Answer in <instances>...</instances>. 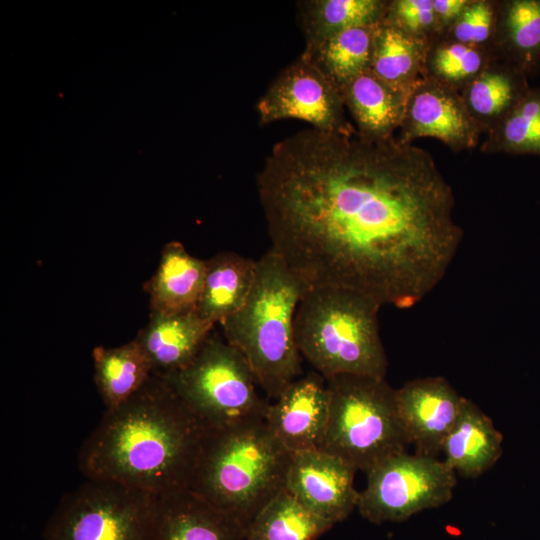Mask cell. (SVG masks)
Returning a JSON list of instances; mask_svg holds the SVG:
<instances>
[{
  "label": "cell",
  "mask_w": 540,
  "mask_h": 540,
  "mask_svg": "<svg viewBox=\"0 0 540 540\" xmlns=\"http://www.w3.org/2000/svg\"><path fill=\"white\" fill-rule=\"evenodd\" d=\"M374 299L339 287H310L295 314L302 358L325 380L351 374L385 378L388 360Z\"/></svg>",
  "instance_id": "5"
},
{
  "label": "cell",
  "mask_w": 540,
  "mask_h": 540,
  "mask_svg": "<svg viewBox=\"0 0 540 540\" xmlns=\"http://www.w3.org/2000/svg\"><path fill=\"white\" fill-rule=\"evenodd\" d=\"M388 1L382 0H306L298 4L305 48H313L326 39L350 28L379 23L386 14Z\"/></svg>",
  "instance_id": "25"
},
{
  "label": "cell",
  "mask_w": 540,
  "mask_h": 540,
  "mask_svg": "<svg viewBox=\"0 0 540 540\" xmlns=\"http://www.w3.org/2000/svg\"><path fill=\"white\" fill-rule=\"evenodd\" d=\"M433 9L442 30H447L462 14L470 0H432Z\"/></svg>",
  "instance_id": "32"
},
{
  "label": "cell",
  "mask_w": 540,
  "mask_h": 540,
  "mask_svg": "<svg viewBox=\"0 0 540 540\" xmlns=\"http://www.w3.org/2000/svg\"><path fill=\"white\" fill-rule=\"evenodd\" d=\"M332 527L284 488L251 520L246 540H317Z\"/></svg>",
  "instance_id": "27"
},
{
  "label": "cell",
  "mask_w": 540,
  "mask_h": 540,
  "mask_svg": "<svg viewBox=\"0 0 540 540\" xmlns=\"http://www.w3.org/2000/svg\"><path fill=\"white\" fill-rule=\"evenodd\" d=\"M357 470L323 450L291 454L285 489L305 507L333 526L357 509Z\"/></svg>",
  "instance_id": "12"
},
{
  "label": "cell",
  "mask_w": 540,
  "mask_h": 540,
  "mask_svg": "<svg viewBox=\"0 0 540 540\" xmlns=\"http://www.w3.org/2000/svg\"><path fill=\"white\" fill-rule=\"evenodd\" d=\"M153 502L143 491L87 479L61 498L43 540H149Z\"/></svg>",
  "instance_id": "8"
},
{
  "label": "cell",
  "mask_w": 540,
  "mask_h": 540,
  "mask_svg": "<svg viewBox=\"0 0 540 540\" xmlns=\"http://www.w3.org/2000/svg\"><path fill=\"white\" fill-rule=\"evenodd\" d=\"M256 110L262 124L298 119L325 132L355 130L345 117L339 89L302 55L278 74L258 100Z\"/></svg>",
  "instance_id": "10"
},
{
  "label": "cell",
  "mask_w": 540,
  "mask_h": 540,
  "mask_svg": "<svg viewBox=\"0 0 540 540\" xmlns=\"http://www.w3.org/2000/svg\"><path fill=\"white\" fill-rule=\"evenodd\" d=\"M307 285L270 247L258 260L244 305L220 323L224 339L244 356L261 390L276 399L303 375L294 319Z\"/></svg>",
  "instance_id": "3"
},
{
  "label": "cell",
  "mask_w": 540,
  "mask_h": 540,
  "mask_svg": "<svg viewBox=\"0 0 540 540\" xmlns=\"http://www.w3.org/2000/svg\"><path fill=\"white\" fill-rule=\"evenodd\" d=\"M465 401L441 376L417 378L395 389V407L408 445L438 457Z\"/></svg>",
  "instance_id": "13"
},
{
  "label": "cell",
  "mask_w": 540,
  "mask_h": 540,
  "mask_svg": "<svg viewBox=\"0 0 540 540\" xmlns=\"http://www.w3.org/2000/svg\"><path fill=\"white\" fill-rule=\"evenodd\" d=\"M329 416L319 450L366 473L387 457L407 451L395 407V389L385 378L337 375L326 380Z\"/></svg>",
  "instance_id": "6"
},
{
  "label": "cell",
  "mask_w": 540,
  "mask_h": 540,
  "mask_svg": "<svg viewBox=\"0 0 540 540\" xmlns=\"http://www.w3.org/2000/svg\"><path fill=\"white\" fill-rule=\"evenodd\" d=\"M528 77L514 66L494 57L461 90V96L483 133L492 130L526 95Z\"/></svg>",
  "instance_id": "21"
},
{
  "label": "cell",
  "mask_w": 540,
  "mask_h": 540,
  "mask_svg": "<svg viewBox=\"0 0 540 540\" xmlns=\"http://www.w3.org/2000/svg\"><path fill=\"white\" fill-rule=\"evenodd\" d=\"M482 133L461 93L426 76L408 94L398 139L432 137L459 152L475 148Z\"/></svg>",
  "instance_id": "11"
},
{
  "label": "cell",
  "mask_w": 540,
  "mask_h": 540,
  "mask_svg": "<svg viewBox=\"0 0 540 540\" xmlns=\"http://www.w3.org/2000/svg\"><path fill=\"white\" fill-rule=\"evenodd\" d=\"M341 95L362 138L386 140L400 129L408 94L392 88L369 69L349 82Z\"/></svg>",
  "instance_id": "18"
},
{
  "label": "cell",
  "mask_w": 540,
  "mask_h": 540,
  "mask_svg": "<svg viewBox=\"0 0 540 540\" xmlns=\"http://www.w3.org/2000/svg\"><path fill=\"white\" fill-rule=\"evenodd\" d=\"M204 277L205 260L188 253L178 241L167 243L147 284L151 312L173 315L196 310Z\"/></svg>",
  "instance_id": "19"
},
{
  "label": "cell",
  "mask_w": 540,
  "mask_h": 540,
  "mask_svg": "<svg viewBox=\"0 0 540 540\" xmlns=\"http://www.w3.org/2000/svg\"><path fill=\"white\" fill-rule=\"evenodd\" d=\"M377 24L344 30L313 48L304 49L301 55L341 92L349 82L369 69Z\"/></svg>",
  "instance_id": "26"
},
{
  "label": "cell",
  "mask_w": 540,
  "mask_h": 540,
  "mask_svg": "<svg viewBox=\"0 0 540 540\" xmlns=\"http://www.w3.org/2000/svg\"><path fill=\"white\" fill-rule=\"evenodd\" d=\"M357 510L374 524L403 522L448 503L457 485L456 473L438 457L399 452L366 472Z\"/></svg>",
  "instance_id": "9"
},
{
  "label": "cell",
  "mask_w": 540,
  "mask_h": 540,
  "mask_svg": "<svg viewBox=\"0 0 540 540\" xmlns=\"http://www.w3.org/2000/svg\"><path fill=\"white\" fill-rule=\"evenodd\" d=\"M498 4L471 0L459 18L446 30L445 38L466 45L488 49L493 43Z\"/></svg>",
  "instance_id": "30"
},
{
  "label": "cell",
  "mask_w": 540,
  "mask_h": 540,
  "mask_svg": "<svg viewBox=\"0 0 540 540\" xmlns=\"http://www.w3.org/2000/svg\"><path fill=\"white\" fill-rule=\"evenodd\" d=\"M384 19L405 33L429 43L442 36L432 0L388 1Z\"/></svg>",
  "instance_id": "31"
},
{
  "label": "cell",
  "mask_w": 540,
  "mask_h": 540,
  "mask_svg": "<svg viewBox=\"0 0 540 540\" xmlns=\"http://www.w3.org/2000/svg\"><path fill=\"white\" fill-rule=\"evenodd\" d=\"M492 45L498 59L527 77L540 73V0L498 4Z\"/></svg>",
  "instance_id": "22"
},
{
  "label": "cell",
  "mask_w": 540,
  "mask_h": 540,
  "mask_svg": "<svg viewBox=\"0 0 540 540\" xmlns=\"http://www.w3.org/2000/svg\"><path fill=\"white\" fill-rule=\"evenodd\" d=\"M213 327L196 310L173 315L151 312L148 324L135 340L148 358L153 374L166 376L194 359Z\"/></svg>",
  "instance_id": "16"
},
{
  "label": "cell",
  "mask_w": 540,
  "mask_h": 540,
  "mask_svg": "<svg viewBox=\"0 0 540 540\" xmlns=\"http://www.w3.org/2000/svg\"><path fill=\"white\" fill-rule=\"evenodd\" d=\"M162 377L207 430L265 419L269 402L249 364L217 335L208 336L185 368Z\"/></svg>",
  "instance_id": "7"
},
{
  "label": "cell",
  "mask_w": 540,
  "mask_h": 540,
  "mask_svg": "<svg viewBox=\"0 0 540 540\" xmlns=\"http://www.w3.org/2000/svg\"><path fill=\"white\" fill-rule=\"evenodd\" d=\"M92 355L95 383L106 410L130 399L153 374L135 339L118 347L97 346Z\"/></svg>",
  "instance_id": "24"
},
{
  "label": "cell",
  "mask_w": 540,
  "mask_h": 540,
  "mask_svg": "<svg viewBox=\"0 0 540 540\" xmlns=\"http://www.w3.org/2000/svg\"><path fill=\"white\" fill-rule=\"evenodd\" d=\"M495 57L488 49L439 37L426 55V76L456 90L473 80Z\"/></svg>",
  "instance_id": "29"
},
{
  "label": "cell",
  "mask_w": 540,
  "mask_h": 540,
  "mask_svg": "<svg viewBox=\"0 0 540 540\" xmlns=\"http://www.w3.org/2000/svg\"><path fill=\"white\" fill-rule=\"evenodd\" d=\"M503 435L491 418L465 398L441 453L444 462L461 477L477 478L491 469L503 453Z\"/></svg>",
  "instance_id": "17"
},
{
  "label": "cell",
  "mask_w": 540,
  "mask_h": 540,
  "mask_svg": "<svg viewBox=\"0 0 540 540\" xmlns=\"http://www.w3.org/2000/svg\"><path fill=\"white\" fill-rule=\"evenodd\" d=\"M290 459L265 419L208 430L188 489L246 529L285 488Z\"/></svg>",
  "instance_id": "4"
},
{
  "label": "cell",
  "mask_w": 540,
  "mask_h": 540,
  "mask_svg": "<svg viewBox=\"0 0 540 540\" xmlns=\"http://www.w3.org/2000/svg\"><path fill=\"white\" fill-rule=\"evenodd\" d=\"M256 185L271 248L308 288L408 308L462 240L451 186L429 153L396 137L301 130L273 146Z\"/></svg>",
  "instance_id": "1"
},
{
  "label": "cell",
  "mask_w": 540,
  "mask_h": 540,
  "mask_svg": "<svg viewBox=\"0 0 540 540\" xmlns=\"http://www.w3.org/2000/svg\"><path fill=\"white\" fill-rule=\"evenodd\" d=\"M257 270V260L235 252H221L205 260V277L196 311L220 324L245 303Z\"/></svg>",
  "instance_id": "20"
},
{
  "label": "cell",
  "mask_w": 540,
  "mask_h": 540,
  "mask_svg": "<svg viewBox=\"0 0 540 540\" xmlns=\"http://www.w3.org/2000/svg\"><path fill=\"white\" fill-rule=\"evenodd\" d=\"M487 134L481 145L485 153L540 157V87L530 88Z\"/></svg>",
  "instance_id": "28"
},
{
  "label": "cell",
  "mask_w": 540,
  "mask_h": 540,
  "mask_svg": "<svg viewBox=\"0 0 540 540\" xmlns=\"http://www.w3.org/2000/svg\"><path fill=\"white\" fill-rule=\"evenodd\" d=\"M328 416L326 380L313 370L294 380L269 403L265 423L278 442L293 454L320 449Z\"/></svg>",
  "instance_id": "14"
},
{
  "label": "cell",
  "mask_w": 540,
  "mask_h": 540,
  "mask_svg": "<svg viewBox=\"0 0 540 540\" xmlns=\"http://www.w3.org/2000/svg\"><path fill=\"white\" fill-rule=\"evenodd\" d=\"M149 540H246V529L186 488L154 496Z\"/></svg>",
  "instance_id": "15"
},
{
  "label": "cell",
  "mask_w": 540,
  "mask_h": 540,
  "mask_svg": "<svg viewBox=\"0 0 540 540\" xmlns=\"http://www.w3.org/2000/svg\"><path fill=\"white\" fill-rule=\"evenodd\" d=\"M167 380L152 374L102 419L83 442L78 465L87 479L153 496L186 489L207 433Z\"/></svg>",
  "instance_id": "2"
},
{
  "label": "cell",
  "mask_w": 540,
  "mask_h": 540,
  "mask_svg": "<svg viewBox=\"0 0 540 540\" xmlns=\"http://www.w3.org/2000/svg\"><path fill=\"white\" fill-rule=\"evenodd\" d=\"M429 45L383 18L375 28L369 70L392 88L409 94L415 84L426 77Z\"/></svg>",
  "instance_id": "23"
}]
</instances>
